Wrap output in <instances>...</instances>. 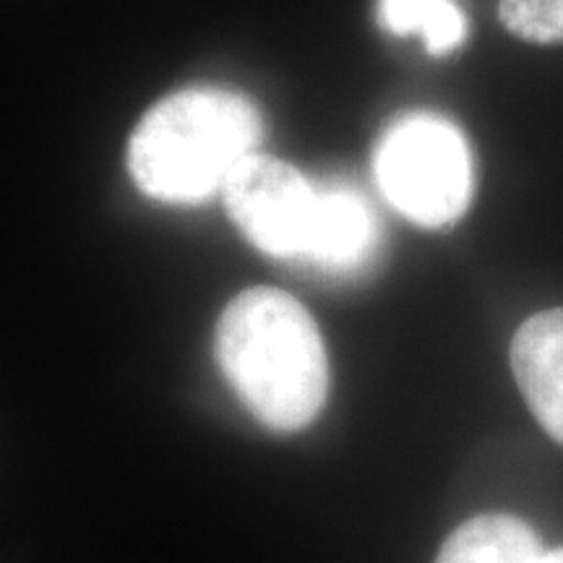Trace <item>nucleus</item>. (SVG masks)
<instances>
[{"label": "nucleus", "mask_w": 563, "mask_h": 563, "mask_svg": "<svg viewBox=\"0 0 563 563\" xmlns=\"http://www.w3.org/2000/svg\"><path fill=\"white\" fill-rule=\"evenodd\" d=\"M378 222L371 203L352 186L319 188V209L306 262L329 274H355L373 262Z\"/></svg>", "instance_id": "obj_6"}, {"label": "nucleus", "mask_w": 563, "mask_h": 563, "mask_svg": "<svg viewBox=\"0 0 563 563\" xmlns=\"http://www.w3.org/2000/svg\"><path fill=\"white\" fill-rule=\"evenodd\" d=\"M543 563H563V548H559V551H551V553H545Z\"/></svg>", "instance_id": "obj_10"}, {"label": "nucleus", "mask_w": 563, "mask_h": 563, "mask_svg": "<svg viewBox=\"0 0 563 563\" xmlns=\"http://www.w3.org/2000/svg\"><path fill=\"white\" fill-rule=\"evenodd\" d=\"M232 222L258 251L306 258L319 209V188L287 162L251 154L222 188Z\"/></svg>", "instance_id": "obj_4"}, {"label": "nucleus", "mask_w": 563, "mask_h": 563, "mask_svg": "<svg viewBox=\"0 0 563 563\" xmlns=\"http://www.w3.org/2000/svg\"><path fill=\"white\" fill-rule=\"evenodd\" d=\"M498 19L525 42H563V0H498Z\"/></svg>", "instance_id": "obj_9"}, {"label": "nucleus", "mask_w": 563, "mask_h": 563, "mask_svg": "<svg viewBox=\"0 0 563 563\" xmlns=\"http://www.w3.org/2000/svg\"><path fill=\"white\" fill-rule=\"evenodd\" d=\"M382 30L397 37H418L431 55H446L467 40V16L456 0H378Z\"/></svg>", "instance_id": "obj_8"}, {"label": "nucleus", "mask_w": 563, "mask_h": 563, "mask_svg": "<svg viewBox=\"0 0 563 563\" xmlns=\"http://www.w3.org/2000/svg\"><path fill=\"white\" fill-rule=\"evenodd\" d=\"M264 123L249 97L228 89H186L146 112L129 144V170L152 199L203 201L256 154Z\"/></svg>", "instance_id": "obj_2"}, {"label": "nucleus", "mask_w": 563, "mask_h": 563, "mask_svg": "<svg viewBox=\"0 0 563 563\" xmlns=\"http://www.w3.org/2000/svg\"><path fill=\"white\" fill-rule=\"evenodd\" d=\"M217 363L262 426L292 433L319 418L329 357L313 316L277 287H251L224 308Z\"/></svg>", "instance_id": "obj_1"}, {"label": "nucleus", "mask_w": 563, "mask_h": 563, "mask_svg": "<svg viewBox=\"0 0 563 563\" xmlns=\"http://www.w3.org/2000/svg\"><path fill=\"white\" fill-rule=\"evenodd\" d=\"M378 188L394 209L422 228L460 220L473 199V154L446 118L410 112L397 118L373 154Z\"/></svg>", "instance_id": "obj_3"}, {"label": "nucleus", "mask_w": 563, "mask_h": 563, "mask_svg": "<svg viewBox=\"0 0 563 563\" xmlns=\"http://www.w3.org/2000/svg\"><path fill=\"white\" fill-rule=\"evenodd\" d=\"M511 371L534 420L563 446V308L534 313L517 329Z\"/></svg>", "instance_id": "obj_5"}, {"label": "nucleus", "mask_w": 563, "mask_h": 563, "mask_svg": "<svg viewBox=\"0 0 563 563\" xmlns=\"http://www.w3.org/2000/svg\"><path fill=\"white\" fill-rule=\"evenodd\" d=\"M545 551L527 522L511 514H481L449 534L435 563H543Z\"/></svg>", "instance_id": "obj_7"}]
</instances>
